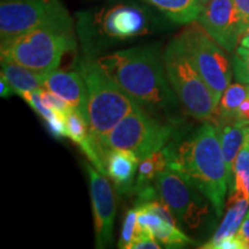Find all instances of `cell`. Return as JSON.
<instances>
[{
  "label": "cell",
  "mask_w": 249,
  "mask_h": 249,
  "mask_svg": "<svg viewBox=\"0 0 249 249\" xmlns=\"http://www.w3.org/2000/svg\"><path fill=\"white\" fill-rule=\"evenodd\" d=\"M97 61L145 112L171 124L180 123V103L167 79L163 58L155 46L120 50Z\"/></svg>",
  "instance_id": "cell-1"
},
{
  "label": "cell",
  "mask_w": 249,
  "mask_h": 249,
  "mask_svg": "<svg viewBox=\"0 0 249 249\" xmlns=\"http://www.w3.org/2000/svg\"><path fill=\"white\" fill-rule=\"evenodd\" d=\"M165 148L169 155L170 169L179 171L191 180L207 196L216 216H222L231 183L214 124L204 121L178 148L173 149L171 145Z\"/></svg>",
  "instance_id": "cell-2"
},
{
  "label": "cell",
  "mask_w": 249,
  "mask_h": 249,
  "mask_svg": "<svg viewBox=\"0 0 249 249\" xmlns=\"http://www.w3.org/2000/svg\"><path fill=\"white\" fill-rule=\"evenodd\" d=\"M80 73L87 89L90 135L97 143L130 112L142 107L108 76L98 61H81Z\"/></svg>",
  "instance_id": "cell-3"
},
{
  "label": "cell",
  "mask_w": 249,
  "mask_h": 249,
  "mask_svg": "<svg viewBox=\"0 0 249 249\" xmlns=\"http://www.w3.org/2000/svg\"><path fill=\"white\" fill-rule=\"evenodd\" d=\"M163 61L170 85L186 113L196 120L213 123L217 116L218 103L180 36L166 46Z\"/></svg>",
  "instance_id": "cell-4"
},
{
  "label": "cell",
  "mask_w": 249,
  "mask_h": 249,
  "mask_svg": "<svg viewBox=\"0 0 249 249\" xmlns=\"http://www.w3.org/2000/svg\"><path fill=\"white\" fill-rule=\"evenodd\" d=\"M172 135V124H165L143 108H140L130 112L128 116L120 120L117 126L101 141L95 143V145L104 165L107 155L111 150L130 151L142 160L149 155L166 147Z\"/></svg>",
  "instance_id": "cell-5"
},
{
  "label": "cell",
  "mask_w": 249,
  "mask_h": 249,
  "mask_svg": "<svg viewBox=\"0 0 249 249\" xmlns=\"http://www.w3.org/2000/svg\"><path fill=\"white\" fill-rule=\"evenodd\" d=\"M75 46L71 30L43 27L1 43V57L49 74L57 71L66 52Z\"/></svg>",
  "instance_id": "cell-6"
},
{
  "label": "cell",
  "mask_w": 249,
  "mask_h": 249,
  "mask_svg": "<svg viewBox=\"0 0 249 249\" xmlns=\"http://www.w3.org/2000/svg\"><path fill=\"white\" fill-rule=\"evenodd\" d=\"M43 27L71 30L70 13L60 0H7L0 5L1 43Z\"/></svg>",
  "instance_id": "cell-7"
},
{
  "label": "cell",
  "mask_w": 249,
  "mask_h": 249,
  "mask_svg": "<svg viewBox=\"0 0 249 249\" xmlns=\"http://www.w3.org/2000/svg\"><path fill=\"white\" fill-rule=\"evenodd\" d=\"M158 197L187 230L200 229L210 214V201L200 189L180 173L170 169L161 171L155 181Z\"/></svg>",
  "instance_id": "cell-8"
},
{
  "label": "cell",
  "mask_w": 249,
  "mask_h": 249,
  "mask_svg": "<svg viewBox=\"0 0 249 249\" xmlns=\"http://www.w3.org/2000/svg\"><path fill=\"white\" fill-rule=\"evenodd\" d=\"M195 67L200 71L214 98L219 104L220 97L232 80V61L225 50L218 45L198 22H192L180 34Z\"/></svg>",
  "instance_id": "cell-9"
},
{
  "label": "cell",
  "mask_w": 249,
  "mask_h": 249,
  "mask_svg": "<svg viewBox=\"0 0 249 249\" xmlns=\"http://www.w3.org/2000/svg\"><path fill=\"white\" fill-rule=\"evenodd\" d=\"M197 22L226 52L235 51L248 27L233 0H211L202 8Z\"/></svg>",
  "instance_id": "cell-10"
},
{
  "label": "cell",
  "mask_w": 249,
  "mask_h": 249,
  "mask_svg": "<svg viewBox=\"0 0 249 249\" xmlns=\"http://www.w3.org/2000/svg\"><path fill=\"white\" fill-rule=\"evenodd\" d=\"M89 174L96 248L110 247L113 242V226L116 217V198L111 183L91 165H87Z\"/></svg>",
  "instance_id": "cell-11"
},
{
  "label": "cell",
  "mask_w": 249,
  "mask_h": 249,
  "mask_svg": "<svg viewBox=\"0 0 249 249\" xmlns=\"http://www.w3.org/2000/svg\"><path fill=\"white\" fill-rule=\"evenodd\" d=\"M138 232L150 233L165 247L179 248L192 244L182 230L178 227L176 217L161 201H149L136 205Z\"/></svg>",
  "instance_id": "cell-12"
},
{
  "label": "cell",
  "mask_w": 249,
  "mask_h": 249,
  "mask_svg": "<svg viewBox=\"0 0 249 249\" xmlns=\"http://www.w3.org/2000/svg\"><path fill=\"white\" fill-rule=\"evenodd\" d=\"M44 88L70 103L73 108L80 111L88 121L87 89L80 71H51L45 77Z\"/></svg>",
  "instance_id": "cell-13"
},
{
  "label": "cell",
  "mask_w": 249,
  "mask_h": 249,
  "mask_svg": "<svg viewBox=\"0 0 249 249\" xmlns=\"http://www.w3.org/2000/svg\"><path fill=\"white\" fill-rule=\"evenodd\" d=\"M216 126L222 144L224 158L230 177V189L233 183V165L239 151L245 144L248 134V124L241 123L236 118H216L213 121Z\"/></svg>",
  "instance_id": "cell-14"
},
{
  "label": "cell",
  "mask_w": 249,
  "mask_h": 249,
  "mask_svg": "<svg viewBox=\"0 0 249 249\" xmlns=\"http://www.w3.org/2000/svg\"><path fill=\"white\" fill-rule=\"evenodd\" d=\"M139 165L138 156L127 150H111L105 160L107 177L123 194L134 191Z\"/></svg>",
  "instance_id": "cell-15"
},
{
  "label": "cell",
  "mask_w": 249,
  "mask_h": 249,
  "mask_svg": "<svg viewBox=\"0 0 249 249\" xmlns=\"http://www.w3.org/2000/svg\"><path fill=\"white\" fill-rule=\"evenodd\" d=\"M144 17L141 11L120 6L107 12L103 27L107 35L118 38H127L141 34L144 29Z\"/></svg>",
  "instance_id": "cell-16"
},
{
  "label": "cell",
  "mask_w": 249,
  "mask_h": 249,
  "mask_svg": "<svg viewBox=\"0 0 249 249\" xmlns=\"http://www.w3.org/2000/svg\"><path fill=\"white\" fill-rule=\"evenodd\" d=\"M48 74L39 73L24 67L18 62L1 57V76L12 86L15 93L38 91L44 88V81Z\"/></svg>",
  "instance_id": "cell-17"
},
{
  "label": "cell",
  "mask_w": 249,
  "mask_h": 249,
  "mask_svg": "<svg viewBox=\"0 0 249 249\" xmlns=\"http://www.w3.org/2000/svg\"><path fill=\"white\" fill-rule=\"evenodd\" d=\"M248 207L249 201L246 198L230 196L229 200H227V211L225 217H224L217 231L214 232L213 238L201 248L214 249V246L220 240L235 235L240 229L242 222H244Z\"/></svg>",
  "instance_id": "cell-18"
},
{
  "label": "cell",
  "mask_w": 249,
  "mask_h": 249,
  "mask_svg": "<svg viewBox=\"0 0 249 249\" xmlns=\"http://www.w3.org/2000/svg\"><path fill=\"white\" fill-rule=\"evenodd\" d=\"M167 167H169V155H167L166 148L143 158L142 160H140L138 178H136L133 192L140 195L143 193L154 191L156 187L152 186V183L155 185L158 174L161 171L166 170Z\"/></svg>",
  "instance_id": "cell-19"
},
{
  "label": "cell",
  "mask_w": 249,
  "mask_h": 249,
  "mask_svg": "<svg viewBox=\"0 0 249 249\" xmlns=\"http://www.w3.org/2000/svg\"><path fill=\"white\" fill-rule=\"evenodd\" d=\"M170 18L174 22L189 24L197 20L201 7L196 0H143Z\"/></svg>",
  "instance_id": "cell-20"
},
{
  "label": "cell",
  "mask_w": 249,
  "mask_h": 249,
  "mask_svg": "<svg viewBox=\"0 0 249 249\" xmlns=\"http://www.w3.org/2000/svg\"><path fill=\"white\" fill-rule=\"evenodd\" d=\"M230 196L249 201V127L245 144L233 165V183Z\"/></svg>",
  "instance_id": "cell-21"
},
{
  "label": "cell",
  "mask_w": 249,
  "mask_h": 249,
  "mask_svg": "<svg viewBox=\"0 0 249 249\" xmlns=\"http://www.w3.org/2000/svg\"><path fill=\"white\" fill-rule=\"evenodd\" d=\"M247 97H249L248 85L241 82L230 85L220 97L216 118H235L236 110Z\"/></svg>",
  "instance_id": "cell-22"
},
{
  "label": "cell",
  "mask_w": 249,
  "mask_h": 249,
  "mask_svg": "<svg viewBox=\"0 0 249 249\" xmlns=\"http://www.w3.org/2000/svg\"><path fill=\"white\" fill-rule=\"evenodd\" d=\"M231 61L236 80L249 86V50L239 45Z\"/></svg>",
  "instance_id": "cell-23"
},
{
  "label": "cell",
  "mask_w": 249,
  "mask_h": 249,
  "mask_svg": "<svg viewBox=\"0 0 249 249\" xmlns=\"http://www.w3.org/2000/svg\"><path fill=\"white\" fill-rule=\"evenodd\" d=\"M136 233H138V210H136L135 207L134 209L127 211L123 224V229H121L118 247L128 249L129 245L132 244L134 238H135Z\"/></svg>",
  "instance_id": "cell-24"
},
{
  "label": "cell",
  "mask_w": 249,
  "mask_h": 249,
  "mask_svg": "<svg viewBox=\"0 0 249 249\" xmlns=\"http://www.w3.org/2000/svg\"><path fill=\"white\" fill-rule=\"evenodd\" d=\"M39 93H40V98H42V102L44 103L45 107L51 108V110L65 114V116H66L68 112L73 110V107H71L70 103H67L65 99L59 97L58 95H55L54 92L50 91L48 89L45 88L40 89Z\"/></svg>",
  "instance_id": "cell-25"
},
{
  "label": "cell",
  "mask_w": 249,
  "mask_h": 249,
  "mask_svg": "<svg viewBox=\"0 0 249 249\" xmlns=\"http://www.w3.org/2000/svg\"><path fill=\"white\" fill-rule=\"evenodd\" d=\"M21 97H22L24 101L30 105L31 108H33L35 112H37V113H38L44 120H48L49 118L52 117V114L54 113L53 110H51V108L45 107L44 103L42 102L39 90L38 91L24 92L23 95H21Z\"/></svg>",
  "instance_id": "cell-26"
},
{
  "label": "cell",
  "mask_w": 249,
  "mask_h": 249,
  "mask_svg": "<svg viewBox=\"0 0 249 249\" xmlns=\"http://www.w3.org/2000/svg\"><path fill=\"white\" fill-rule=\"evenodd\" d=\"M46 126L49 127L50 132L55 138L60 139L64 136H67L66 134V118L65 114L55 112L52 114V117H50L48 120H45Z\"/></svg>",
  "instance_id": "cell-27"
},
{
  "label": "cell",
  "mask_w": 249,
  "mask_h": 249,
  "mask_svg": "<svg viewBox=\"0 0 249 249\" xmlns=\"http://www.w3.org/2000/svg\"><path fill=\"white\" fill-rule=\"evenodd\" d=\"M160 242L150 233L138 232L128 249H160Z\"/></svg>",
  "instance_id": "cell-28"
},
{
  "label": "cell",
  "mask_w": 249,
  "mask_h": 249,
  "mask_svg": "<svg viewBox=\"0 0 249 249\" xmlns=\"http://www.w3.org/2000/svg\"><path fill=\"white\" fill-rule=\"evenodd\" d=\"M214 249H246V247L240 238L235 234L220 240L214 246Z\"/></svg>",
  "instance_id": "cell-29"
},
{
  "label": "cell",
  "mask_w": 249,
  "mask_h": 249,
  "mask_svg": "<svg viewBox=\"0 0 249 249\" xmlns=\"http://www.w3.org/2000/svg\"><path fill=\"white\" fill-rule=\"evenodd\" d=\"M233 4L238 9L245 23L249 26V0H233Z\"/></svg>",
  "instance_id": "cell-30"
},
{
  "label": "cell",
  "mask_w": 249,
  "mask_h": 249,
  "mask_svg": "<svg viewBox=\"0 0 249 249\" xmlns=\"http://www.w3.org/2000/svg\"><path fill=\"white\" fill-rule=\"evenodd\" d=\"M235 118L238 120H240L241 123H244L249 126V97L246 98L245 101L241 103V105L239 107L238 110H236Z\"/></svg>",
  "instance_id": "cell-31"
},
{
  "label": "cell",
  "mask_w": 249,
  "mask_h": 249,
  "mask_svg": "<svg viewBox=\"0 0 249 249\" xmlns=\"http://www.w3.org/2000/svg\"><path fill=\"white\" fill-rule=\"evenodd\" d=\"M236 235L244 242L246 249H249V216H246Z\"/></svg>",
  "instance_id": "cell-32"
},
{
  "label": "cell",
  "mask_w": 249,
  "mask_h": 249,
  "mask_svg": "<svg viewBox=\"0 0 249 249\" xmlns=\"http://www.w3.org/2000/svg\"><path fill=\"white\" fill-rule=\"evenodd\" d=\"M15 93L14 89L12 88V86L6 81L5 77L1 76V81H0V96L4 98H8L9 96Z\"/></svg>",
  "instance_id": "cell-33"
},
{
  "label": "cell",
  "mask_w": 249,
  "mask_h": 249,
  "mask_svg": "<svg viewBox=\"0 0 249 249\" xmlns=\"http://www.w3.org/2000/svg\"><path fill=\"white\" fill-rule=\"evenodd\" d=\"M240 46H242V48H246V49L249 50V26L247 27V29H246L245 34H244V35H242V37H241Z\"/></svg>",
  "instance_id": "cell-34"
},
{
  "label": "cell",
  "mask_w": 249,
  "mask_h": 249,
  "mask_svg": "<svg viewBox=\"0 0 249 249\" xmlns=\"http://www.w3.org/2000/svg\"><path fill=\"white\" fill-rule=\"evenodd\" d=\"M196 1H197V4L200 5V7L202 9L203 7H205V6H207L208 4H209L211 0H196Z\"/></svg>",
  "instance_id": "cell-35"
},
{
  "label": "cell",
  "mask_w": 249,
  "mask_h": 249,
  "mask_svg": "<svg viewBox=\"0 0 249 249\" xmlns=\"http://www.w3.org/2000/svg\"><path fill=\"white\" fill-rule=\"evenodd\" d=\"M247 216H249V211H248V213H247Z\"/></svg>",
  "instance_id": "cell-36"
}]
</instances>
